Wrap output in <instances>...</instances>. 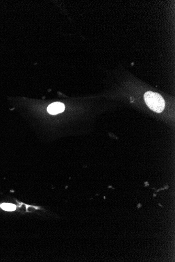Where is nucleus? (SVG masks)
<instances>
[{"label":"nucleus","mask_w":175,"mask_h":262,"mask_svg":"<svg viewBox=\"0 0 175 262\" xmlns=\"http://www.w3.org/2000/svg\"><path fill=\"white\" fill-rule=\"evenodd\" d=\"M144 100L149 108L154 111L160 113L164 111L165 102L164 98L157 93L147 92L144 94Z\"/></svg>","instance_id":"obj_1"},{"label":"nucleus","mask_w":175,"mask_h":262,"mask_svg":"<svg viewBox=\"0 0 175 262\" xmlns=\"http://www.w3.org/2000/svg\"><path fill=\"white\" fill-rule=\"evenodd\" d=\"M65 106L63 103L55 102L52 103L47 108V111L49 114L56 115L59 114L65 111Z\"/></svg>","instance_id":"obj_2"},{"label":"nucleus","mask_w":175,"mask_h":262,"mask_svg":"<svg viewBox=\"0 0 175 262\" xmlns=\"http://www.w3.org/2000/svg\"><path fill=\"white\" fill-rule=\"evenodd\" d=\"M18 206L12 204V203H9V202H3L2 204H0V209H2L3 210L5 211H9V212H12V211H14L17 210Z\"/></svg>","instance_id":"obj_3"},{"label":"nucleus","mask_w":175,"mask_h":262,"mask_svg":"<svg viewBox=\"0 0 175 262\" xmlns=\"http://www.w3.org/2000/svg\"><path fill=\"white\" fill-rule=\"evenodd\" d=\"M142 207V205L141 204L140 202H139L138 204V206H137V208H140L141 207Z\"/></svg>","instance_id":"obj_4"},{"label":"nucleus","mask_w":175,"mask_h":262,"mask_svg":"<svg viewBox=\"0 0 175 262\" xmlns=\"http://www.w3.org/2000/svg\"><path fill=\"white\" fill-rule=\"evenodd\" d=\"M158 206H161V207H162V208H163V207H164V206H163L161 205V204H159H159H158Z\"/></svg>","instance_id":"obj_5"},{"label":"nucleus","mask_w":175,"mask_h":262,"mask_svg":"<svg viewBox=\"0 0 175 262\" xmlns=\"http://www.w3.org/2000/svg\"><path fill=\"white\" fill-rule=\"evenodd\" d=\"M156 196V194H154V197H155Z\"/></svg>","instance_id":"obj_6"},{"label":"nucleus","mask_w":175,"mask_h":262,"mask_svg":"<svg viewBox=\"0 0 175 262\" xmlns=\"http://www.w3.org/2000/svg\"><path fill=\"white\" fill-rule=\"evenodd\" d=\"M104 200L106 199V197H104Z\"/></svg>","instance_id":"obj_7"}]
</instances>
